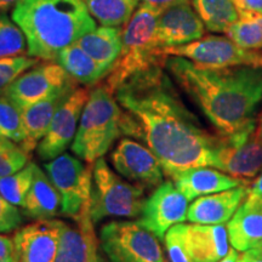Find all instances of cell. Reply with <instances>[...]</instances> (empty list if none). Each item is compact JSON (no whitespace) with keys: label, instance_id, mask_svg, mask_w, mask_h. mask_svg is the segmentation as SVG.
Returning <instances> with one entry per match:
<instances>
[{"label":"cell","instance_id":"obj_15","mask_svg":"<svg viewBox=\"0 0 262 262\" xmlns=\"http://www.w3.org/2000/svg\"><path fill=\"white\" fill-rule=\"evenodd\" d=\"M62 221L37 220L14 235L18 262H52L60 244Z\"/></svg>","mask_w":262,"mask_h":262},{"label":"cell","instance_id":"obj_39","mask_svg":"<svg viewBox=\"0 0 262 262\" xmlns=\"http://www.w3.org/2000/svg\"><path fill=\"white\" fill-rule=\"evenodd\" d=\"M248 196L255 199H260L262 201V170L261 172L258 173V176L254 181L249 183V193Z\"/></svg>","mask_w":262,"mask_h":262},{"label":"cell","instance_id":"obj_37","mask_svg":"<svg viewBox=\"0 0 262 262\" xmlns=\"http://www.w3.org/2000/svg\"><path fill=\"white\" fill-rule=\"evenodd\" d=\"M142 3L150 6V8L156 10L159 14H162L166 9L182 4V3H189V0H142Z\"/></svg>","mask_w":262,"mask_h":262},{"label":"cell","instance_id":"obj_29","mask_svg":"<svg viewBox=\"0 0 262 262\" xmlns=\"http://www.w3.org/2000/svg\"><path fill=\"white\" fill-rule=\"evenodd\" d=\"M34 163H28L24 169L19 171L0 179V193L8 199L10 203L24 206L29 189L32 187L33 179H34Z\"/></svg>","mask_w":262,"mask_h":262},{"label":"cell","instance_id":"obj_35","mask_svg":"<svg viewBox=\"0 0 262 262\" xmlns=\"http://www.w3.org/2000/svg\"><path fill=\"white\" fill-rule=\"evenodd\" d=\"M0 262H18L14 239L0 234Z\"/></svg>","mask_w":262,"mask_h":262},{"label":"cell","instance_id":"obj_2","mask_svg":"<svg viewBox=\"0 0 262 262\" xmlns=\"http://www.w3.org/2000/svg\"><path fill=\"white\" fill-rule=\"evenodd\" d=\"M165 68L222 136L256 126L262 102V67L206 68L168 56Z\"/></svg>","mask_w":262,"mask_h":262},{"label":"cell","instance_id":"obj_25","mask_svg":"<svg viewBox=\"0 0 262 262\" xmlns=\"http://www.w3.org/2000/svg\"><path fill=\"white\" fill-rule=\"evenodd\" d=\"M56 61L75 81L84 85L96 84L108 74V72L89 56L77 42L64 48L58 54Z\"/></svg>","mask_w":262,"mask_h":262},{"label":"cell","instance_id":"obj_1","mask_svg":"<svg viewBox=\"0 0 262 262\" xmlns=\"http://www.w3.org/2000/svg\"><path fill=\"white\" fill-rule=\"evenodd\" d=\"M164 67L136 74L116 90L123 110L122 135L143 141L170 178L191 168H215L221 135H211L202 126L173 89Z\"/></svg>","mask_w":262,"mask_h":262},{"label":"cell","instance_id":"obj_22","mask_svg":"<svg viewBox=\"0 0 262 262\" xmlns=\"http://www.w3.org/2000/svg\"><path fill=\"white\" fill-rule=\"evenodd\" d=\"M74 88L75 85L22 110V122L25 130V140L19 145L22 148L31 153L39 145L42 137L48 133L52 118L58 107Z\"/></svg>","mask_w":262,"mask_h":262},{"label":"cell","instance_id":"obj_32","mask_svg":"<svg viewBox=\"0 0 262 262\" xmlns=\"http://www.w3.org/2000/svg\"><path fill=\"white\" fill-rule=\"evenodd\" d=\"M28 163L27 150L12 140L0 136V179L19 171Z\"/></svg>","mask_w":262,"mask_h":262},{"label":"cell","instance_id":"obj_11","mask_svg":"<svg viewBox=\"0 0 262 262\" xmlns=\"http://www.w3.org/2000/svg\"><path fill=\"white\" fill-rule=\"evenodd\" d=\"M249 127L229 136L221 135L215 168L233 178L253 180L262 170V142Z\"/></svg>","mask_w":262,"mask_h":262},{"label":"cell","instance_id":"obj_3","mask_svg":"<svg viewBox=\"0 0 262 262\" xmlns=\"http://www.w3.org/2000/svg\"><path fill=\"white\" fill-rule=\"evenodd\" d=\"M12 19L24 32L27 55L39 60H57L64 48L96 28L85 0H21Z\"/></svg>","mask_w":262,"mask_h":262},{"label":"cell","instance_id":"obj_42","mask_svg":"<svg viewBox=\"0 0 262 262\" xmlns=\"http://www.w3.org/2000/svg\"><path fill=\"white\" fill-rule=\"evenodd\" d=\"M255 135H256L257 140L262 142V112L258 116L256 120V127H255Z\"/></svg>","mask_w":262,"mask_h":262},{"label":"cell","instance_id":"obj_23","mask_svg":"<svg viewBox=\"0 0 262 262\" xmlns=\"http://www.w3.org/2000/svg\"><path fill=\"white\" fill-rule=\"evenodd\" d=\"M122 35L119 27L101 26L75 42L110 73L122 51Z\"/></svg>","mask_w":262,"mask_h":262},{"label":"cell","instance_id":"obj_38","mask_svg":"<svg viewBox=\"0 0 262 262\" xmlns=\"http://www.w3.org/2000/svg\"><path fill=\"white\" fill-rule=\"evenodd\" d=\"M237 262H262V248H253L242 251Z\"/></svg>","mask_w":262,"mask_h":262},{"label":"cell","instance_id":"obj_31","mask_svg":"<svg viewBox=\"0 0 262 262\" xmlns=\"http://www.w3.org/2000/svg\"><path fill=\"white\" fill-rule=\"evenodd\" d=\"M27 51V40L21 28L6 14H0V58L21 56Z\"/></svg>","mask_w":262,"mask_h":262},{"label":"cell","instance_id":"obj_24","mask_svg":"<svg viewBox=\"0 0 262 262\" xmlns=\"http://www.w3.org/2000/svg\"><path fill=\"white\" fill-rule=\"evenodd\" d=\"M61 208L60 193L44 171L35 165L32 187L22 206L24 214L34 220H49L57 215Z\"/></svg>","mask_w":262,"mask_h":262},{"label":"cell","instance_id":"obj_27","mask_svg":"<svg viewBox=\"0 0 262 262\" xmlns=\"http://www.w3.org/2000/svg\"><path fill=\"white\" fill-rule=\"evenodd\" d=\"M94 19L102 26H125L140 4V0H85Z\"/></svg>","mask_w":262,"mask_h":262},{"label":"cell","instance_id":"obj_7","mask_svg":"<svg viewBox=\"0 0 262 262\" xmlns=\"http://www.w3.org/2000/svg\"><path fill=\"white\" fill-rule=\"evenodd\" d=\"M100 245L111 262H165L158 238L137 221L103 225Z\"/></svg>","mask_w":262,"mask_h":262},{"label":"cell","instance_id":"obj_13","mask_svg":"<svg viewBox=\"0 0 262 262\" xmlns=\"http://www.w3.org/2000/svg\"><path fill=\"white\" fill-rule=\"evenodd\" d=\"M188 202L175 183L165 181L160 183L149 198L146 199L137 222L158 239H164L172 226L187 220Z\"/></svg>","mask_w":262,"mask_h":262},{"label":"cell","instance_id":"obj_30","mask_svg":"<svg viewBox=\"0 0 262 262\" xmlns=\"http://www.w3.org/2000/svg\"><path fill=\"white\" fill-rule=\"evenodd\" d=\"M0 136L18 145L25 140L22 110L5 95H0Z\"/></svg>","mask_w":262,"mask_h":262},{"label":"cell","instance_id":"obj_10","mask_svg":"<svg viewBox=\"0 0 262 262\" xmlns=\"http://www.w3.org/2000/svg\"><path fill=\"white\" fill-rule=\"evenodd\" d=\"M74 81L60 63L44 62L33 66L22 73L3 95L24 110L54 94L74 86Z\"/></svg>","mask_w":262,"mask_h":262},{"label":"cell","instance_id":"obj_18","mask_svg":"<svg viewBox=\"0 0 262 262\" xmlns=\"http://www.w3.org/2000/svg\"><path fill=\"white\" fill-rule=\"evenodd\" d=\"M248 193L249 185H243L199 196L188 206L187 220L192 224L224 225L243 204Z\"/></svg>","mask_w":262,"mask_h":262},{"label":"cell","instance_id":"obj_40","mask_svg":"<svg viewBox=\"0 0 262 262\" xmlns=\"http://www.w3.org/2000/svg\"><path fill=\"white\" fill-rule=\"evenodd\" d=\"M21 0H0V14H5L10 9H14Z\"/></svg>","mask_w":262,"mask_h":262},{"label":"cell","instance_id":"obj_21","mask_svg":"<svg viewBox=\"0 0 262 262\" xmlns=\"http://www.w3.org/2000/svg\"><path fill=\"white\" fill-rule=\"evenodd\" d=\"M227 232L232 248L241 253L262 248V201L247 196L227 222Z\"/></svg>","mask_w":262,"mask_h":262},{"label":"cell","instance_id":"obj_19","mask_svg":"<svg viewBox=\"0 0 262 262\" xmlns=\"http://www.w3.org/2000/svg\"><path fill=\"white\" fill-rule=\"evenodd\" d=\"M74 225L62 222L60 244L52 262H90L98 250L90 209L74 220Z\"/></svg>","mask_w":262,"mask_h":262},{"label":"cell","instance_id":"obj_4","mask_svg":"<svg viewBox=\"0 0 262 262\" xmlns=\"http://www.w3.org/2000/svg\"><path fill=\"white\" fill-rule=\"evenodd\" d=\"M159 15V12L142 3L124 27L122 51L103 83L113 94L136 74L157 66H165L168 56L164 55L157 41Z\"/></svg>","mask_w":262,"mask_h":262},{"label":"cell","instance_id":"obj_12","mask_svg":"<svg viewBox=\"0 0 262 262\" xmlns=\"http://www.w3.org/2000/svg\"><path fill=\"white\" fill-rule=\"evenodd\" d=\"M90 91L75 86L55 113L48 133L38 145V155L42 160H52L70 146L77 135L78 123L89 98Z\"/></svg>","mask_w":262,"mask_h":262},{"label":"cell","instance_id":"obj_43","mask_svg":"<svg viewBox=\"0 0 262 262\" xmlns=\"http://www.w3.org/2000/svg\"><path fill=\"white\" fill-rule=\"evenodd\" d=\"M90 262H106V260H104L102 255L100 254V251L97 250L96 253L94 254V256H93V258H91V261H90Z\"/></svg>","mask_w":262,"mask_h":262},{"label":"cell","instance_id":"obj_8","mask_svg":"<svg viewBox=\"0 0 262 262\" xmlns=\"http://www.w3.org/2000/svg\"><path fill=\"white\" fill-rule=\"evenodd\" d=\"M45 170L60 193L62 215L75 220L89 210L94 166L84 165L80 159L63 153L49 160Z\"/></svg>","mask_w":262,"mask_h":262},{"label":"cell","instance_id":"obj_14","mask_svg":"<svg viewBox=\"0 0 262 262\" xmlns=\"http://www.w3.org/2000/svg\"><path fill=\"white\" fill-rule=\"evenodd\" d=\"M111 160L118 173L140 187H158L163 183L162 164L148 147L136 141L123 139Z\"/></svg>","mask_w":262,"mask_h":262},{"label":"cell","instance_id":"obj_17","mask_svg":"<svg viewBox=\"0 0 262 262\" xmlns=\"http://www.w3.org/2000/svg\"><path fill=\"white\" fill-rule=\"evenodd\" d=\"M185 251L191 262H219L229 251L227 227L224 225L181 224Z\"/></svg>","mask_w":262,"mask_h":262},{"label":"cell","instance_id":"obj_34","mask_svg":"<svg viewBox=\"0 0 262 262\" xmlns=\"http://www.w3.org/2000/svg\"><path fill=\"white\" fill-rule=\"evenodd\" d=\"M24 217L17 205L10 203L0 193V233H10L21 227Z\"/></svg>","mask_w":262,"mask_h":262},{"label":"cell","instance_id":"obj_26","mask_svg":"<svg viewBox=\"0 0 262 262\" xmlns=\"http://www.w3.org/2000/svg\"><path fill=\"white\" fill-rule=\"evenodd\" d=\"M193 5L205 28L214 33H227L241 18L234 0H193Z\"/></svg>","mask_w":262,"mask_h":262},{"label":"cell","instance_id":"obj_36","mask_svg":"<svg viewBox=\"0 0 262 262\" xmlns=\"http://www.w3.org/2000/svg\"><path fill=\"white\" fill-rule=\"evenodd\" d=\"M234 3L241 12L262 15V0H234Z\"/></svg>","mask_w":262,"mask_h":262},{"label":"cell","instance_id":"obj_16","mask_svg":"<svg viewBox=\"0 0 262 262\" xmlns=\"http://www.w3.org/2000/svg\"><path fill=\"white\" fill-rule=\"evenodd\" d=\"M205 26L189 3L171 6L158 16L157 41L162 49L179 47L198 40L204 35Z\"/></svg>","mask_w":262,"mask_h":262},{"label":"cell","instance_id":"obj_5","mask_svg":"<svg viewBox=\"0 0 262 262\" xmlns=\"http://www.w3.org/2000/svg\"><path fill=\"white\" fill-rule=\"evenodd\" d=\"M113 93L101 84L90 91L81 113L72 150L88 164H95L122 135L123 110Z\"/></svg>","mask_w":262,"mask_h":262},{"label":"cell","instance_id":"obj_41","mask_svg":"<svg viewBox=\"0 0 262 262\" xmlns=\"http://www.w3.org/2000/svg\"><path fill=\"white\" fill-rule=\"evenodd\" d=\"M238 258V250H235L234 248L229 249V251L227 253V255L224 258H221L219 262H237Z\"/></svg>","mask_w":262,"mask_h":262},{"label":"cell","instance_id":"obj_33","mask_svg":"<svg viewBox=\"0 0 262 262\" xmlns=\"http://www.w3.org/2000/svg\"><path fill=\"white\" fill-rule=\"evenodd\" d=\"M39 62V58L31 56H14L0 58V95L11 85L22 73Z\"/></svg>","mask_w":262,"mask_h":262},{"label":"cell","instance_id":"obj_28","mask_svg":"<svg viewBox=\"0 0 262 262\" xmlns=\"http://www.w3.org/2000/svg\"><path fill=\"white\" fill-rule=\"evenodd\" d=\"M227 37L249 50L262 49V15L241 12V18L228 29Z\"/></svg>","mask_w":262,"mask_h":262},{"label":"cell","instance_id":"obj_6","mask_svg":"<svg viewBox=\"0 0 262 262\" xmlns=\"http://www.w3.org/2000/svg\"><path fill=\"white\" fill-rule=\"evenodd\" d=\"M146 198L140 186L120 179L103 158L94 164L90 217L94 224L106 217H139Z\"/></svg>","mask_w":262,"mask_h":262},{"label":"cell","instance_id":"obj_9","mask_svg":"<svg viewBox=\"0 0 262 262\" xmlns=\"http://www.w3.org/2000/svg\"><path fill=\"white\" fill-rule=\"evenodd\" d=\"M165 56L187 58L206 68H227L235 66L262 67V52L244 49L228 37L208 35L188 44L163 49Z\"/></svg>","mask_w":262,"mask_h":262},{"label":"cell","instance_id":"obj_20","mask_svg":"<svg viewBox=\"0 0 262 262\" xmlns=\"http://www.w3.org/2000/svg\"><path fill=\"white\" fill-rule=\"evenodd\" d=\"M173 183L189 202L199 196L226 191V189L249 185L247 180L233 178L221 170L198 166L183 170L173 175Z\"/></svg>","mask_w":262,"mask_h":262}]
</instances>
